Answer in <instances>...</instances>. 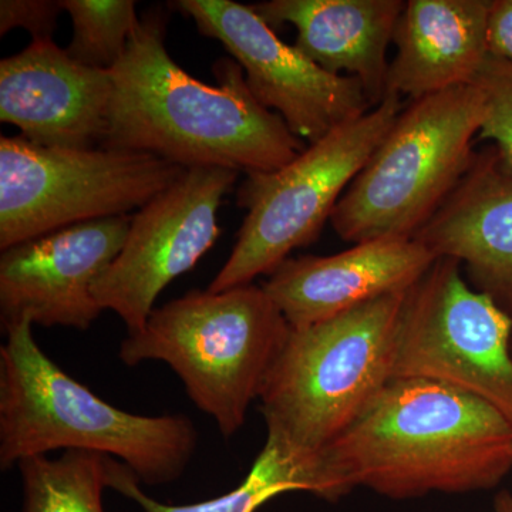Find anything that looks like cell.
I'll use <instances>...</instances> for the list:
<instances>
[{
    "label": "cell",
    "instance_id": "18",
    "mask_svg": "<svg viewBox=\"0 0 512 512\" xmlns=\"http://www.w3.org/2000/svg\"><path fill=\"white\" fill-rule=\"evenodd\" d=\"M140 484L126 464L114 460L109 488L140 505L144 512H256L272 498L291 491H306L332 503L343 498L320 454L295 457L268 439L247 478L220 497L195 504H164L144 493Z\"/></svg>",
    "mask_w": 512,
    "mask_h": 512
},
{
    "label": "cell",
    "instance_id": "22",
    "mask_svg": "<svg viewBox=\"0 0 512 512\" xmlns=\"http://www.w3.org/2000/svg\"><path fill=\"white\" fill-rule=\"evenodd\" d=\"M63 12L62 0H2L0 35L13 29H25L32 42L53 40L57 18Z\"/></svg>",
    "mask_w": 512,
    "mask_h": 512
},
{
    "label": "cell",
    "instance_id": "20",
    "mask_svg": "<svg viewBox=\"0 0 512 512\" xmlns=\"http://www.w3.org/2000/svg\"><path fill=\"white\" fill-rule=\"evenodd\" d=\"M136 5L133 0H62L73 26L67 55L83 66L111 72L140 25Z\"/></svg>",
    "mask_w": 512,
    "mask_h": 512
},
{
    "label": "cell",
    "instance_id": "4",
    "mask_svg": "<svg viewBox=\"0 0 512 512\" xmlns=\"http://www.w3.org/2000/svg\"><path fill=\"white\" fill-rule=\"evenodd\" d=\"M289 333L288 320L264 288L194 289L154 309L146 326L121 342L119 356L127 366H170L192 403L229 439L261 396Z\"/></svg>",
    "mask_w": 512,
    "mask_h": 512
},
{
    "label": "cell",
    "instance_id": "10",
    "mask_svg": "<svg viewBox=\"0 0 512 512\" xmlns=\"http://www.w3.org/2000/svg\"><path fill=\"white\" fill-rule=\"evenodd\" d=\"M227 168H190L131 217L126 244L93 286L101 308L137 333L160 293L190 272L218 237L222 200L238 180Z\"/></svg>",
    "mask_w": 512,
    "mask_h": 512
},
{
    "label": "cell",
    "instance_id": "2",
    "mask_svg": "<svg viewBox=\"0 0 512 512\" xmlns=\"http://www.w3.org/2000/svg\"><path fill=\"white\" fill-rule=\"evenodd\" d=\"M342 493L390 500L497 487L512 470V424L490 404L443 383L392 379L322 451Z\"/></svg>",
    "mask_w": 512,
    "mask_h": 512
},
{
    "label": "cell",
    "instance_id": "8",
    "mask_svg": "<svg viewBox=\"0 0 512 512\" xmlns=\"http://www.w3.org/2000/svg\"><path fill=\"white\" fill-rule=\"evenodd\" d=\"M185 171L138 151L43 147L22 136H2L0 249L140 210Z\"/></svg>",
    "mask_w": 512,
    "mask_h": 512
},
{
    "label": "cell",
    "instance_id": "17",
    "mask_svg": "<svg viewBox=\"0 0 512 512\" xmlns=\"http://www.w3.org/2000/svg\"><path fill=\"white\" fill-rule=\"evenodd\" d=\"M490 0H409L394 29L386 96L410 101L473 84L488 56Z\"/></svg>",
    "mask_w": 512,
    "mask_h": 512
},
{
    "label": "cell",
    "instance_id": "15",
    "mask_svg": "<svg viewBox=\"0 0 512 512\" xmlns=\"http://www.w3.org/2000/svg\"><path fill=\"white\" fill-rule=\"evenodd\" d=\"M437 258L460 261L474 289L512 318V177L497 151H476L463 180L413 237Z\"/></svg>",
    "mask_w": 512,
    "mask_h": 512
},
{
    "label": "cell",
    "instance_id": "16",
    "mask_svg": "<svg viewBox=\"0 0 512 512\" xmlns=\"http://www.w3.org/2000/svg\"><path fill=\"white\" fill-rule=\"evenodd\" d=\"M403 0H269L255 12L272 29L291 25L295 47L332 74L355 77L373 109L386 97L387 49Z\"/></svg>",
    "mask_w": 512,
    "mask_h": 512
},
{
    "label": "cell",
    "instance_id": "24",
    "mask_svg": "<svg viewBox=\"0 0 512 512\" xmlns=\"http://www.w3.org/2000/svg\"><path fill=\"white\" fill-rule=\"evenodd\" d=\"M494 512H512V493L508 490L495 495Z\"/></svg>",
    "mask_w": 512,
    "mask_h": 512
},
{
    "label": "cell",
    "instance_id": "14",
    "mask_svg": "<svg viewBox=\"0 0 512 512\" xmlns=\"http://www.w3.org/2000/svg\"><path fill=\"white\" fill-rule=\"evenodd\" d=\"M436 259L414 238L375 239L335 255L288 258L262 288L289 326L301 329L409 291Z\"/></svg>",
    "mask_w": 512,
    "mask_h": 512
},
{
    "label": "cell",
    "instance_id": "3",
    "mask_svg": "<svg viewBox=\"0 0 512 512\" xmlns=\"http://www.w3.org/2000/svg\"><path fill=\"white\" fill-rule=\"evenodd\" d=\"M3 330V470L50 451L82 450L116 458L146 485L171 484L183 476L198 444L194 423L185 414L153 417L124 412L60 369L37 345L29 319Z\"/></svg>",
    "mask_w": 512,
    "mask_h": 512
},
{
    "label": "cell",
    "instance_id": "11",
    "mask_svg": "<svg viewBox=\"0 0 512 512\" xmlns=\"http://www.w3.org/2000/svg\"><path fill=\"white\" fill-rule=\"evenodd\" d=\"M201 35L218 40L244 70L252 96L309 144L373 109L355 77L332 74L286 45L254 6L232 0H177Z\"/></svg>",
    "mask_w": 512,
    "mask_h": 512
},
{
    "label": "cell",
    "instance_id": "19",
    "mask_svg": "<svg viewBox=\"0 0 512 512\" xmlns=\"http://www.w3.org/2000/svg\"><path fill=\"white\" fill-rule=\"evenodd\" d=\"M114 460L82 450L63 451L57 458H25L18 464L25 493L23 512H104L101 497L109 488Z\"/></svg>",
    "mask_w": 512,
    "mask_h": 512
},
{
    "label": "cell",
    "instance_id": "9",
    "mask_svg": "<svg viewBox=\"0 0 512 512\" xmlns=\"http://www.w3.org/2000/svg\"><path fill=\"white\" fill-rule=\"evenodd\" d=\"M512 318L441 256L404 295L392 379L443 383L490 404L512 424Z\"/></svg>",
    "mask_w": 512,
    "mask_h": 512
},
{
    "label": "cell",
    "instance_id": "1",
    "mask_svg": "<svg viewBox=\"0 0 512 512\" xmlns=\"http://www.w3.org/2000/svg\"><path fill=\"white\" fill-rule=\"evenodd\" d=\"M168 15L153 6L140 18L126 55L111 70L104 148L153 154L190 168L239 174L275 173L305 143L248 89L234 59L212 66L217 86L202 83L174 62L165 46Z\"/></svg>",
    "mask_w": 512,
    "mask_h": 512
},
{
    "label": "cell",
    "instance_id": "21",
    "mask_svg": "<svg viewBox=\"0 0 512 512\" xmlns=\"http://www.w3.org/2000/svg\"><path fill=\"white\" fill-rule=\"evenodd\" d=\"M473 84L485 104L477 140L490 141L504 173L512 177V63L488 55Z\"/></svg>",
    "mask_w": 512,
    "mask_h": 512
},
{
    "label": "cell",
    "instance_id": "7",
    "mask_svg": "<svg viewBox=\"0 0 512 512\" xmlns=\"http://www.w3.org/2000/svg\"><path fill=\"white\" fill-rule=\"evenodd\" d=\"M402 97L382 103L309 144L275 173L247 174L237 192L247 217L208 291L224 292L274 274L295 249L318 241L333 210L402 113Z\"/></svg>",
    "mask_w": 512,
    "mask_h": 512
},
{
    "label": "cell",
    "instance_id": "13",
    "mask_svg": "<svg viewBox=\"0 0 512 512\" xmlns=\"http://www.w3.org/2000/svg\"><path fill=\"white\" fill-rule=\"evenodd\" d=\"M111 73L77 63L53 40L0 62V120L37 146L92 150L107 130Z\"/></svg>",
    "mask_w": 512,
    "mask_h": 512
},
{
    "label": "cell",
    "instance_id": "5",
    "mask_svg": "<svg viewBox=\"0 0 512 512\" xmlns=\"http://www.w3.org/2000/svg\"><path fill=\"white\" fill-rule=\"evenodd\" d=\"M406 292L291 328L259 396L266 439L296 457L319 456L355 423L392 380Z\"/></svg>",
    "mask_w": 512,
    "mask_h": 512
},
{
    "label": "cell",
    "instance_id": "6",
    "mask_svg": "<svg viewBox=\"0 0 512 512\" xmlns=\"http://www.w3.org/2000/svg\"><path fill=\"white\" fill-rule=\"evenodd\" d=\"M484 119L474 84L409 101L333 210L336 235L413 238L466 175Z\"/></svg>",
    "mask_w": 512,
    "mask_h": 512
},
{
    "label": "cell",
    "instance_id": "12",
    "mask_svg": "<svg viewBox=\"0 0 512 512\" xmlns=\"http://www.w3.org/2000/svg\"><path fill=\"white\" fill-rule=\"evenodd\" d=\"M130 224L128 215L82 222L2 251L3 329L22 319L89 329L104 311L93 286L126 244Z\"/></svg>",
    "mask_w": 512,
    "mask_h": 512
},
{
    "label": "cell",
    "instance_id": "23",
    "mask_svg": "<svg viewBox=\"0 0 512 512\" xmlns=\"http://www.w3.org/2000/svg\"><path fill=\"white\" fill-rule=\"evenodd\" d=\"M488 55L512 63V0H490Z\"/></svg>",
    "mask_w": 512,
    "mask_h": 512
}]
</instances>
